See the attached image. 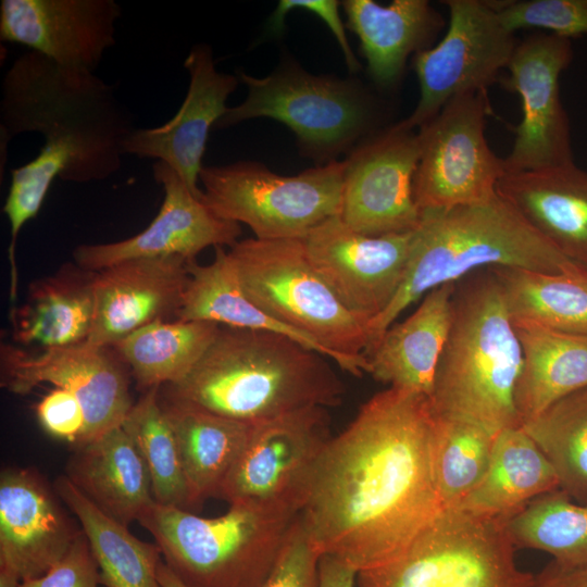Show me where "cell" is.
<instances>
[{"mask_svg": "<svg viewBox=\"0 0 587 587\" xmlns=\"http://www.w3.org/2000/svg\"><path fill=\"white\" fill-rule=\"evenodd\" d=\"M497 193L558 251L587 270V171L571 163L504 173Z\"/></svg>", "mask_w": 587, "mask_h": 587, "instance_id": "23", "label": "cell"}, {"mask_svg": "<svg viewBox=\"0 0 587 587\" xmlns=\"http://www.w3.org/2000/svg\"><path fill=\"white\" fill-rule=\"evenodd\" d=\"M329 361L282 334L221 325L195 367L160 395L254 424L339 405L345 386Z\"/></svg>", "mask_w": 587, "mask_h": 587, "instance_id": "3", "label": "cell"}, {"mask_svg": "<svg viewBox=\"0 0 587 587\" xmlns=\"http://www.w3.org/2000/svg\"><path fill=\"white\" fill-rule=\"evenodd\" d=\"M188 261L137 258L96 272L95 317L86 344L110 348L146 325L176 320L189 280Z\"/></svg>", "mask_w": 587, "mask_h": 587, "instance_id": "22", "label": "cell"}, {"mask_svg": "<svg viewBox=\"0 0 587 587\" xmlns=\"http://www.w3.org/2000/svg\"><path fill=\"white\" fill-rule=\"evenodd\" d=\"M135 129L114 87L95 72L62 66L35 52L20 54L1 83V150L24 133L45 142L24 164L52 185L104 180L122 167L123 143Z\"/></svg>", "mask_w": 587, "mask_h": 587, "instance_id": "2", "label": "cell"}, {"mask_svg": "<svg viewBox=\"0 0 587 587\" xmlns=\"http://www.w3.org/2000/svg\"><path fill=\"white\" fill-rule=\"evenodd\" d=\"M152 171L164 191L155 217L133 237L76 247L73 257L78 266L98 272L137 258L182 257L196 260L209 247H232L238 241L240 224L214 214L168 164L155 161Z\"/></svg>", "mask_w": 587, "mask_h": 587, "instance_id": "18", "label": "cell"}, {"mask_svg": "<svg viewBox=\"0 0 587 587\" xmlns=\"http://www.w3.org/2000/svg\"><path fill=\"white\" fill-rule=\"evenodd\" d=\"M489 109L486 91L461 93L419 128L421 152L413 195L421 214L484 202L497 195L504 170L485 135Z\"/></svg>", "mask_w": 587, "mask_h": 587, "instance_id": "12", "label": "cell"}, {"mask_svg": "<svg viewBox=\"0 0 587 587\" xmlns=\"http://www.w3.org/2000/svg\"><path fill=\"white\" fill-rule=\"evenodd\" d=\"M160 402L176 439L189 510L195 509L217 497L246 446L251 424L161 395Z\"/></svg>", "mask_w": 587, "mask_h": 587, "instance_id": "28", "label": "cell"}, {"mask_svg": "<svg viewBox=\"0 0 587 587\" xmlns=\"http://www.w3.org/2000/svg\"><path fill=\"white\" fill-rule=\"evenodd\" d=\"M417 133L397 124L363 139L344 161L340 216L367 236L413 232L421 212L413 195Z\"/></svg>", "mask_w": 587, "mask_h": 587, "instance_id": "15", "label": "cell"}, {"mask_svg": "<svg viewBox=\"0 0 587 587\" xmlns=\"http://www.w3.org/2000/svg\"><path fill=\"white\" fill-rule=\"evenodd\" d=\"M573 59L572 42L536 32L517 42L507 66L504 86L522 102L504 173H520L574 163L570 123L560 98V76Z\"/></svg>", "mask_w": 587, "mask_h": 587, "instance_id": "14", "label": "cell"}, {"mask_svg": "<svg viewBox=\"0 0 587 587\" xmlns=\"http://www.w3.org/2000/svg\"><path fill=\"white\" fill-rule=\"evenodd\" d=\"M246 85L245 100L227 108L217 128L267 117L288 126L301 152L322 164L370 132L374 109L367 95L352 82L313 75L290 62L265 77L238 73Z\"/></svg>", "mask_w": 587, "mask_h": 587, "instance_id": "9", "label": "cell"}, {"mask_svg": "<svg viewBox=\"0 0 587 587\" xmlns=\"http://www.w3.org/2000/svg\"><path fill=\"white\" fill-rule=\"evenodd\" d=\"M503 26L512 33L538 28L572 39L587 35V0L492 1Z\"/></svg>", "mask_w": 587, "mask_h": 587, "instance_id": "39", "label": "cell"}, {"mask_svg": "<svg viewBox=\"0 0 587 587\" xmlns=\"http://www.w3.org/2000/svg\"><path fill=\"white\" fill-rule=\"evenodd\" d=\"M339 7L340 4L336 0H280L268 20V29L273 34L280 33L284 28L286 15L292 10L310 11L329 27L342 51L348 68L350 72L355 73L360 68V63L347 39L345 26L339 14Z\"/></svg>", "mask_w": 587, "mask_h": 587, "instance_id": "43", "label": "cell"}, {"mask_svg": "<svg viewBox=\"0 0 587 587\" xmlns=\"http://www.w3.org/2000/svg\"><path fill=\"white\" fill-rule=\"evenodd\" d=\"M345 163L332 161L280 176L254 161L203 166L202 201L218 217L245 224L258 239L303 238L341 212Z\"/></svg>", "mask_w": 587, "mask_h": 587, "instance_id": "10", "label": "cell"}, {"mask_svg": "<svg viewBox=\"0 0 587 587\" xmlns=\"http://www.w3.org/2000/svg\"><path fill=\"white\" fill-rule=\"evenodd\" d=\"M189 74L185 99L165 124L137 128L123 143L124 154L155 159L168 164L190 191L202 199L199 176L210 129L227 110L238 76L216 70L210 46H193L184 61Z\"/></svg>", "mask_w": 587, "mask_h": 587, "instance_id": "20", "label": "cell"}, {"mask_svg": "<svg viewBox=\"0 0 587 587\" xmlns=\"http://www.w3.org/2000/svg\"><path fill=\"white\" fill-rule=\"evenodd\" d=\"M513 321L587 336V273L548 274L491 267Z\"/></svg>", "mask_w": 587, "mask_h": 587, "instance_id": "34", "label": "cell"}, {"mask_svg": "<svg viewBox=\"0 0 587 587\" xmlns=\"http://www.w3.org/2000/svg\"><path fill=\"white\" fill-rule=\"evenodd\" d=\"M54 488L34 469L0 476V566L21 582L46 574L83 533Z\"/></svg>", "mask_w": 587, "mask_h": 587, "instance_id": "21", "label": "cell"}, {"mask_svg": "<svg viewBox=\"0 0 587 587\" xmlns=\"http://www.w3.org/2000/svg\"><path fill=\"white\" fill-rule=\"evenodd\" d=\"M98 564L84 532L66 554L46 574L21 582L18 587H99Z\"/></svg>", "mask_w": 587, "mask_h": 587, "instance_id": "41", "label": "cell"}, {"mask_svg": "<svg viewBox=\"0 0 587 587\" xmlns=\"http://www.w3.org/2000/svg\"><path fill=\"white\" fill-rule=\"evenodd\" d=\"M122 428L140 454L153 499L189 511L188 494L173 429L160 402V387L143 391L124 417Z\"/></svg>", "mask_w": 587, "mask_h": 587, "instance_id": "37", "label": "cell"}, {"mask_svg": "<svg viewBox=\"0 0 587 587\" xmlns=\"http://www.w3.org/2000/svg\"><path fill=\"white\" fill-rule=\"evenodd\" d=\"M114 0H1L0 39L66 67L95 72L115 45Z\"/></svg>", "mask_w": 587, "mask_h": 587, "instance_id": "19", "label": "cell"}, {"mask_svg": "<svg viewBox=\"0 0 587 587\" xmlns=\"http://www.w3.org/2000/svg\"><path fill=\"white\" fill-rule=\"evenodd\" d=\"M53 488L76 516L88 539L104 587H161L158 567L163 559L157 544L135 537L104 514L65 476Z\"/></svg>", "mask_w": 587, "mask_h": 587, "instance_id": "31", "label": "cell"}, {"mask_svg": "<svg viewBox=\"0 0 587 587\" xmlns=\"http://www.w3.org/2000/svg\"><path fill=\"white\" fill-rule=\"evenodd\" d=\"M413 232L367 236L351 229L338 214L302 241L335 296L367 326L387 309L403 280Z\"/></svg>", "mask_w": 587, "mask_h": 587, "instance_id": "17", "label": "cell"}, {"mask_svg": "<svg viewBox=\"0 0 587 587\" xmlns=\"http://www.w3.org/2000/svg\"><path fill=\"white\" fill-rule=\"evenodd\" d=\"M158 578L161 587H187L163 562V560L158 567Z\"/></svg>", "mask_w": 587, "mask_h": 587, "instance_id": "46", "label": "cell"}, {"mask_svg": "<svg viewBox=\"0 0 587 587\" xmlns=\"http://www.w3.org/2000/svg\"><path fill=\"white\" fill-rule=\"evenodd\" d=\"M437 413L426 395L388 387L327 445L299 516L315 549L358 572L399 555L442 510Z\"/></svg>", "mask_w": 587, "mask_h": 587, "instance_id": "1", "label": "cell"}, {"mask_svg": "<svg viewBox=\"0 0 587 587\" xmlns=\"http://www.w3.org/2000/svg\"><path fill=\"white\" fill-rule=\"evenodd\" d=\"M66 476L98 509L124 526L138 522L154 502L147 467L121 425L77 447Z\"/></svg>", "mask_w": 587, "mask_h": 587, "instance_id": "26", "label": "cell"}, {"mask_svg": "<svg viewBox=\"0 0 587 587\" xmlns=\"http://www.w3.org/2000/svg\"><path fill=\"white\" fill-rule=\"evenodd\" d=\"M218 324L209 321H158L112 348L143 391L182 380L214 340Z\"/></svg>", "mask_w": 587, "mask_h": 587, "instance_id": "32", "label": "cell"}, {"mask_svg": "<svg viewBox=\"0 0 587 587\" xmlns=\"http://www.w3.org/2000/svg\"><path fill=\"white\" fill-rule=\"evenodd\" d=\"M504 523L516 548L549 553L562 567L587 566V503L561 489L537 497Z\"/></svg>", "mask_w": 587, "mask_h": 587, "instance_id": "35", "label": "cell"}, {"mask_svg": "<svg viewBox=\"0 0 587 587\" xmlns=\"http://www.w3.org/2000/svg\"><path fill=\"white\" fill-rule=\"evenodd\" d=\"M455 283L428 291L403 321L391 324L365 352L373 378L430 397L451 322Z\"/></svg>", "mask_w": 587, "mask_h": 587, "instance_id": "24", "label": "cell"}, {"mask_svg": "<svg viewBox=\"0 0 587 587\" xmlns=\"http://www.w3.org/2000/svg\"><path fill=\"white\" fill-rule=\"evenodd\" d=\"M295 519L240 503L229 504L220 516L202 517L154 501L138 522L153 536L163 562L187 587H259Z\"/></svg>", "mask_w": 587, "mask_h": 587, "instance_id": "7", "label": "cell"}, {"mask_svg": "<svg viewBox=\"0 0 587 587\" xmlns=\"http://www.w3.org/2000/svg\"><path fill=\"white\" fill-rule=\"evenodd\" d=\"M227 253L243 292L262 311L312 340L341 370L370 372L366 325L314 268L302 238H248Z\"/></svg>", "mask_w": 587, "mask_h": 587, "instance_id": "6", "label": "cell"}, {"mask_svg": "<svg viewBox=\"0 0 587 587\" xmlns=\"http://www.w3.org/2000/svg\"><path fill=\"white\" fill-rule=\"evenodd\" d=\"M327 408L309 407L251 424L218 498L283 519L302 511L332 440Z\"/></svg>", "mask_w": 587, "mask_h": 587, "instance_id": "11", "label": "cell"}, {"mask_svg": "<svg viewBox=\"0 0 587 587\" xmlns=\"http://www.w3.org/2000/svg\"><path fill=\"white\" fill-rule=\"evenodd\" d=\"M95 274L66 263L33 282L24 304L12 308L13 340L42 349L86 342L95 317Z\"/></svg>", "mask_w": 587, "mask_h": 587, "instance_id": "27", "label": "cell"}, {"mask_svg": "<svg viewBox=\"0 0 587 587\" xmlns=\"http://www.w3.org/2000/svg\"><path fill=\"white\" fill-rule=\"evenodd\" d=\"M534 587H587V566L566 569L549 562L535 575Z\"/></svg>", "mask_w": 587, "mask_h": 587, "instance_id": "44", "label": "cell"}, {"mask_svg": "<svg viewBox=\"0 0 587 587\" xmlns=\"http://www.w3.org/2000/svg\"><path fill=\"white\" fill-rule=\"evenodd\" d=\"M444 3L449 9L444 37L414 54L420 99L413 112L397 123L404 129L420 128L458 95L486 91L507 68L519 42L515 33L501 23L492 2Z\"/></svg>", "mask_w": 587, "mask_h": 587, "instance_id": "13", "label": "cell"}, {"mask_svg": "<svg viewBox=\"0 0 587 587\" xmlns=\"http://www.w3.org/2000/svg\"><path fill=\"white\" fill-rule=\"evenodd\" d=\"M522 365V347L492 268L457 280L429 397L436 413L496 432L521 426L515 388Z\"/></svg>", "mask_w": 587, "mask_h": 587, "instance_id": "5", "label": "cell"}, {"mask_svg": "<svg viewBox=\"0 0 587 587\" xmlns=\"http://www.w3.org/2000/svg\"><path fill=\"white\" fill-rule=\"evenodd\" d=\"M583 274L498 193L490 200L422 213L403 280L387 309L367 326L369 346L428 291L484 268ZM365 351V352H366Z\"/></svg>", "mask_w": 587, "mask_h": 587, "instance_id": "4", "label": "cell"}, {"mask_svg": "<svg viewBox=\"0 0 587 587\" xmlns=\"http://www.w3.org/2000/svg\"><path fill=\"white\" fill-rule=\"evenodd\" d=\"M553 466L560 489L587 503V387L522 424Z\"/></svg>", "mask_w": 587, "mask_h": 587, "instance_id": "36", "label": "cell"}, {"mask_svg": "<svg viewBox=\"0 0 587 587\" xmlns=\"http://www.w3.org/2000/svg\"><path fill=\"white\" fill-rule=\"evenodd\" d=\"M319 587H357L358 571L330 555H321Z\"/></svg>", "mask_w": 587, "mask_h": 587, "instance_id": "45", "label": "cell"}, {"mask_svg": "<svg viewBox=\"0 0 587 587\" xmlns=\"http://www.w3.org/2000/svg\"><path fill=\"white\" fill-rule=\"evenodd\" d=\"M498 433L467 419L437 414L434 469L442 509L455 507L483 479Z\"/></svg>", "mask_w": 587, "mask_h": 587, "instance_id": "38", "label": "cell"}, {"mask_svg": "<svg viewBox=\"0 0 587 587\" xmlns=\"http://www.w3.org/2000/svg\"><path fill=\"white\" fill-rule=\"evenodd\" d=\"M321 554L298 515L291 523L278 557L259 587H319Z\"/></svg>", "mask_w": 587, "mask_h": 587, "instance_id": "40", "label": "cell"}, {"mask_svg": "<svg viewBox=\"0 0 587 587\" xmlns=\"http://www.w3.org/2000/svg\"><path fill=\"white\" fill-rule=\"evenodd\" d=\"M1 386L26 395L49 383L71 391L85 412L80 447L120 426L133 405L126 373L107 347L80 345L32 353L17 345L0 347Z\"/></svg>", "mask_w": 587, "mask_h": 587, "instance_id": "16", "label": "cell"}, {"mask_svg": "<svg viewBox=\"0 0 587 587\" xmlns=\"http://www.w3.org/2000/svg\"><path fill=\"white\" fill-rule=\"evenodd\" d=\"M214 249V260L209 264L188 261L189 280L176 320L277 333L324 355L312 340L255 305L243 292L227 251L224 247Z\"/></svg>", "mask_w": 587, "mask_h": 587, "instance_id": "33", "label": "cell"}, {"mask_svg": "<svg viewBox=\"0 0 587 587\" xmlns=\"http://www.w3.org/2000/svg\"><path fill=\"white\" fill-rule=\"evenodd\" d=\"M513 325L523 352L515 388V405L523 424L587 387V336L524 321H513Z\"/></svg>", "mask_w": 587, "mask_h": 587, "instance_id": "30", "label": "cell"}, {"mask_svg": "<svg viewBox=\"0 0 587 587\" xmlns=\"http://www.w3.org/2000/svg\"><path fill=\"white\" fill-rule=\"evenodd\" d=\"M504 519L442 509L396 558L358 572L357 587H534Z\"/></svg>", "mask_w": 587, "mask_h": 587, "instance_id": "8", "label": "cell"}, {"mask_svg": "<svg viewBox=\"0 0 587 587\" xmlns=\"http://www.w3.org/2000/svg\"><path fill=\"white\" fill-rule=\"evenodd\" d=\"M342 7L348 27L360 40L369 74L383 88L399 82L410 54L429 48L445 25L426 0H394L388 5L347 0Z\"/></svg>", "mask_w": 587, "mask_h": 587, "instance_id": "25", "label": "cell"}, {"mask_svg": "<svg viewBox=\"0 0 587 587\" xmlns=\"http://www.w3.org/2000/svg\"><path fill=\"white\" fill-rule=\"evenodd\" d=\"M36 413L48 434L78 445L86 420L80 401L71 391L62 388L49 391L37 404Z\"/></svg>", "mask_w": 587, "mask_h": 587, "instance_id": "42", "label": "cell"}, {"mask_svg": "<svg viewBox=\"0 0 587 587\" xmlns=\"http://www.w3.org/2000/svg\"><path fill=\"white\" fill-rule=\"evenodd\" d=\"M557 489L560 484L553 466L521 425L498 433L486 474L453 508L508 519L532 500Z\"/></svg>", "mask_w": 587, "mask_h": 587, "instance_id": "29", "label": "cell"}]
</instances>
